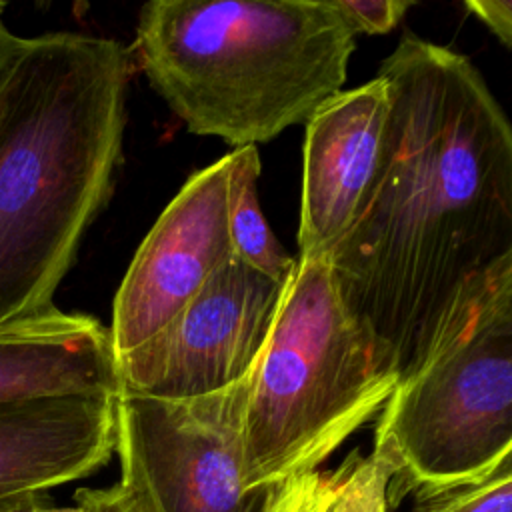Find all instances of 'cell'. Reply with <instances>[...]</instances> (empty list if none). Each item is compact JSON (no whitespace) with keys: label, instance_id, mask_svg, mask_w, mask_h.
I'll list each match as a JSON object with an SVG mask.
<instances>
[{"label":"cell","instance_id":"cell-11","mask_svg":"<svg viewBox=\"0 0 512 512\" xmlns=\"http://www.w3.org/2000/svg\"><path fill=\"white\" fill-rule=\"evenodd\" d=\"M64 396H120L110 330L56 306L0 324V408Z\"/></svg>","mask_w":512,"mask_h":512},{"label":"cell","instance_id":"cell-15","mask_svg":"<svg viewBox=\"0 0 512 512\" xmlns=\"http://www.w3.org/2000/svg\"><path fill=\"white\" fill-rule=\"evenodd\" d=\"M340 482V468L330 474L308 472L282 484L266 512H328Z\"/></svg>","mask_w":512,"mask_h":512},{"label":"cell","instance_id":"cell-7","mask_svg":"<svg viewBox=\"0 0 512 512\" xmlns=\"http://www.w3.org/2000/svg\"><path fill=\"white\" fill-rule=\"evenodd\" d=\"M286 286L230 256L168 324L116 358L120 394L184 400L242 380L264 350Z\"/></svg>","mask_w":512,"mask_h":512},{"label":"cell","instance_id":"cell-2","mask_svg":"<svg viewBox=\"0 0 512 512\" xmlns=\"http://www.w3.org/2000/svg\"><path fill=\"white\" fill-rule=\"evenodd\" d=\"M130 50L112 38H22L0 78V324L54 308L122 160Z\"/></svg>","mask_w":512,"mask_h":512},{"label":"cell","instance_id":"cell-20","mask_svg":"<svg viewBox=\"0 0 512 512\" xmlns=\"http://www.w3.org/2000/svg\"><path fill=\"white\" fill-rule=\"evenodd\" d=\"M8 512H84L78 504H74V506H64V508H52V506H44L42 504V498H38V500H32V502H28V504H22V506H18V508H12V510H8Z\"/></svg>","mask_w":512,"mask_h":512},{"label":"cell","instance_id":"cell-18","mask_svg":"<svg viewBox=\"0 0 512 512\" xmlns=\"http://www.w3.org/2000/svg\"><path fill=\"white\" fill-rule=\"evenodd\" d=\"M466 8L482 20L506 46H512V2L510 0H466Z\"/></svg>","mask_w":512,"mask_h":512},{"label":"cell","instance_id":"cell-10","mask_svg":"<svg viewBox=\"0 0 512 512\" xmlns=\"http://www.w3.org/2000/svg\"><path fill=\"white\" fill-rule=\"evenodd\" d=\"M116 450V398L64 396L0 408V512L102 468Z\"/></svg>","mask_w":512,"mask_h":512},{"label":"cell","instance_id":"cell-1","mask_svg":"<svg viewBox=\"0 0 512 512\" xmlns=\"http://www.w3.org/2000/svg\"><path fill=\"white\" fill-rule=\"evenodd\" d=\"M378 76L390 88L382 168L330 262L402 376L458 290L512 254V128L480 70L448 46L404 34Z\"/></svg>","mask_w":512,"mask_h":512},{"label":"cell","instance_id":"cell-3","mask_svg":"<svg viewBox=\"0 0 512 512\" xmlns=\"http://www.w3.org/2000/svg\"><path fill=\"white\" fill-rule=\"evenodd\" d=\"M354 48L332 0H152L134 42L186 128L234 148L306 124L342 92Z\"/></svg>","mask_w":512,"mask_h":512},{"label":"cell","instance_id":"cell-5","mask_svg":"<svg viewBox=\"0 0 512 512\" xmlns=\"http://www.w3.org/2000/svg\"><path fill=\"white\" fill-rule=\"evenodd\" d=\"M392 504L472 484L512 458V254L466 282L380 410Z\"/></svg>","mask_w":512,"mask_h":512},{"label":"cell","instance_id":"cell-17","mask_svg":"<svg viewBox=\"0 0 512 512\" xmlns=\"http://www.w3.org/2000/svg\"><path fill=\"white\" fill-rule=\"evenodd\" d=\"M84 512H142L132 494L118 482L110 488H82L74 496Z\"/></svg>","mask_w":512,"mask_h":512},{"label":"cell","instance_id":"cell-8","mask_svg":"<svg viewBox=\"0 0 512 512\" xmlns=\"http://www.w3.org/2000/svg\"><path fill=\"white\" fill-rule=\"evenodd\" d=\"M230 152L194 172L142 240L112 308L116 358L168 324L232 256L228 238Z\"/></svg>","mask_w":512,"mask_h":512},{"label":"cell","instance_id":"cell-6","mask_svg":"<svg viewBox=\"0 0 512 512\" xmlns=\"http://www.w3.org/2000/svg\"><path fill=\"white\" fill-rule=\"evenodd\" d=\"M254 370V368H252ZM252 370L196 398H116L120 484L142 512H266L276 490L242 484Z\"/></svg>","mask_w":512,"mask_h":512},{"label":"cell","instance_id":"cell-9","mask_svg":"<svg viewBox=\"0 0 512 512\" xmlns=\"http://www.w3.org/2000/svg\"><path fill=\"white\" fill-rule=\"evenodd\" d=\"M390 88L376 74L332 96L304 126L300 258L330 254L364 212L386 150Z\"/></svg>","mask_w":512,"mask_h":512},{"label":"cell","instance_id":"cell-16","mask_svg":"<svg viewBox=\"0 0 512 512\" xmlns=\"http://www.w3.org/2000/svg\"><path fill=\"white\" fill-rule=\"evenodd\" d=\"M332 4L354 36L388 34L414 6L412 0H332Z\"/></svg>","mask_w":512,"mask_h":512},{"label":"cell","instance_id":"cell-13","mask_svg":"<svg viewBox=\"0 0 512 512\" xmlns=\"http://www.w3.org/2000/svg\"><path fill=\"white\" fill-rule=\"evenodd\" d=\"M392 478L390 464L376 452H352L340 466L338 492L328 512H390Z\"/></svg>","mask_w":512,"mask_h":512},{"label":"cell","instance_id":"cell-4","mask_svg":"<svg viewBox=\"0 0 512 512\" xmlns=\"http://www.w3.org/2000/svg\"><path fill=\"white\" fill-rule=\"evenodd\" d=\"M398 378L374 332L346 306L330 254L298 258L250 378L244 488L278 490L314 472L382 410Z\"/></svg>","mask_w":512,"mask_h":512},{"label":"cell","instance_id":"cell-19","mask_svg":"<svg viewBox=\"0 0 512 512\" xmlns=\"http://www.w3.org/2000/svg\"><path fill=\"white\" fill-rule=\"evenodd\" d=\"M4 12H6V2H0V78L16 58L20 46H22V36H16L4 22Z\"/></svg>","mask_w":512,"mask_h":512},{"label":"cell","instance_id":"cell-12","mask_svg":"<svg viewBox=\"0 0 512 512\" xmlns=\"http://www.w3.org/2000/svg\"><path fill=\"white\" fill-rule=\"evenodd\" d=\"M260 156L256 146L230 152L228 172V238L232 256L268 276L288 284L296 272L294 260L268 226L258 200Z\"/></svg>","mask_w":512,"mask_h":512},{"label":"cell","instance_id":"cell-14","mask_svg":"<svg viewBox=\"0 0 512 512\" xmlns=\"http://www.w3.org/2000/svg\"><path fill=\"white\" fill-rule=\"evenodd\" d=\"M414 512H512V458L478 482L418 498Z\"/></svg>","mask_w":512,"mask_h":512}]
</instances>
